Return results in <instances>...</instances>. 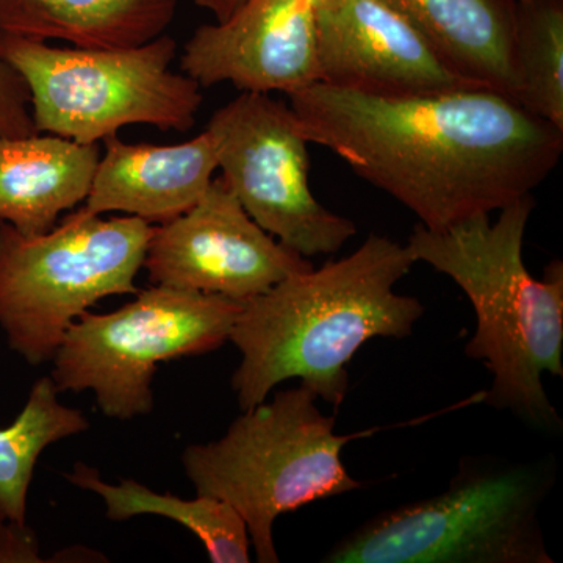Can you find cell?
Listing matches in <instances>:
<instances>
[{
  "label": "cell",
  "mask_w": 563,
  "mask_h": 563,
  "mask_svg": "<svg viewBox=\"0 0 563 563\" xmlns=\"http://www.w3.org/2000/svg\"><path fill=\"white\" fill-rule=\"evenodd\" d=\"M288 99L309 143L431 231L532 195L563 151L562 129L492 88L377 95L317 81Z\"/></svg>",
  "instance_id": "1"
},
{
  "label": "cell",
  "mask_w": 563,
  "mask_h": 563,
  "mask_svg": "<svg viewBox=\"0 0 563 563\" xmlns=\"http://www.w3.org/2000/svg\"><path fill=\"white\" fill-rule=\"evenodd\" d=\"M415 261L402 244L369 235L357 251L282 280L244 302L229 342L242 354L232 376L240 409L299 379L339 410L350 390L347 363L372 339H406L424 313L395 291Z\"/></svg>",
  "instance_id": "2"
},
{
  "label": "cell",
  "mask_w": 563,
  "mask_h": 563,
  "mask_svg": "<svg viewBox=\"0 0 563 563\" xmlns=\"http://www.w3.org/2000/svg\"><path fill=\"white\" fill-rule=\"evenodd\" d=\"M536 201L523 196L490 214L431 231L418 224L407 242L415 263L446 274L473 303L477 328L466 343L473 361L492 373L483 401L543 433L562 431V418L543 387V374L563 376V266L554 261L542 280L523 261L526 228Z\"/></svg>",
  "instance_id": "3"
},
{
  "label": "cell",
  "mask_w": 563,
  "mask_h": 563,
  "mask_svg": "<svg viewBox=\"0 0 563 563\" xmlns=\"http://www.w3.org/2000/svg\"><path fill=\"white\" fill-rule=\"evenodd\" d=\"M553 455H466L446 490L384 510L329 548L328 563H554L540 512Z\"/></svg>",
  "instance_id": "4"
},
{
  "label": "cell",
  "mask_w": 563,
  "mask_h": 563,
  "mask_svg": "<svg viewBox=\"0 0 563 563\" xmlns=\"http://www.w3.org/2000/svg\"><path fill=\"white\" fill-rule=\"evenodd\" d=\"M317 401L302 384L277 391L243 410L217 442L190 444L181 454L196 493L231 504L243 518L257 562H279L273 531L280 515L362 488L342 451L379 429L336 435L335 417Z\"/></svg>",
  "instance_id": "5"
},
{
  "label": "cell",
  "mask_w": 563,
  "mask_h": 563,
  "mask_svg": "<svg viewBox=\"0 0 563 563\" xmlns=\"http://www.w3.org/2000/svg\"><path fill=\"white\" fill-rule=\"evenodd\" d=\"M154 225L85 207L51 231L24 235L0 221V329L31 365L51 362L81 314L110 296L139 292Z\"/></svg>",
  "instance_id": "6"
},
{
  "label": "cell",
  "mask_w": 563,
  "mask_h": 563,
  "mask_svg": "<svg viewBox=\"0 0 563 563\" xmlns=\"http://www.w3.org/2000/svg\"><path fill=\"white\" fill-rule=\"evenodd\" d=\"M0 57L31 91L36 132L98 144L131 124L190 131L198 81L172 69L177 43L163 35L131 47L87 49L0 32Z\"/></svg>",
  "instance_id": "7"
},
{
  "label": "cell",
  "mask_w": 563,
  "mask_h": 563,
  "mask_svg": "<svg viewBox=\"0 0 563 563\" xmlns=\"http://www.w3.org/2000/svg\"><path fill=\"white\" fill-rule=\"evenodd\" d=\"M242 307L222 296L152 285L114 312L81 314L52 357V380L60 393H95L111 420L143 417L154 409L158 366L220 350Z\"/></svg>",
  "instance_id": "8"
},
{
  "label": "cell",
  "mask_w": 563,
  "mask_h": 563,
  "mask_svg": "<svg viewBox=\"0 0 563 563\" xmlns=\"http://www.w3.org/2000/svg\"><path fill=\"white\" fill-rule=\"evenodd\" d=\"M207 131L221 179L246 213L306 258L342 250L357 232L310 188L309 140L290 106L265 92H242L214 111Z\"/></svg>",
  "instance_id": "9"
},
{
  "label": "cell",
  "mask_w": 563,
  "mask_h": 563,
  "mask_svg": "<svg viewBox=\"0 0 563 563\" xmlns=\"http://www.w3.org/2000/svg\"><path fill=\"white\" fill-rule=\"evenodd\" d=\"M143 268L152 285L244 303L313 265L263 231L220 177L190 210L154 225Z\"/></svg>",
  "instance_id": "10"
},
{
  "label": "cell",
  "mask_w": 563,
  "mask_h": 563,
  "mask_svg": "<svg viewBox=\"0 0 563 563\" xmlns=\"http://www.w3.org/2000/svg\"><path fill=\"white\" fill-rule=\"evenodd\" d=\"M181 73L199 87L242 92L301 91L320 81L313 0H246L185 43Z\"/></svg>",
  "instance_id": "11"
},
{
  "label": "cell",
  "mask_w": 563,
  "mask_h": 563,
  "mask_svg": "<svg viewBox=\"0 0 563 563\" xmlns=\"http://www.w3.org/2000/svg\"><path fill=\"white\" fill-rule=\"evenodd\" d=\"M313 7L322 84L377 95L481 87L455 74L384 0H317Z\"/></svg>",
  "instance_id": "12"
},
{
  "label": "cell",
  "mask_w": 563,
  "mask_h": 563,
  "mask_svg": "<svg viewBox=\"0 0 563 563\" xmlns=\"http://www.w3.org/2000/svg\"><path fill=\"white\" fill-rule=\"evenodd\" d=\"M85 209L95 214L121 211L150 224L180 217L206 195L218 169L209 131L172 146L131 144L117 135L103 141Z\"/></svg>",
  "instance_id": "13"
},
{
  "label": "cell",
  "mask_w": 563,
  "mask_h": 563,
  "mask_svg": "<svg viewBox=\"0 0 563 563\" xmlns=\"http://www.w3.org/2000/svg\"><path fill=\"white\" fill-rule=\"evenodd\" d=\"M99 158L98 144L57 135L0 140V221L24 235L51 231L85 202Z\"/></svg>",
  "instance_id": "14"
},
{
  "label": "cell",
  "mask_w": 563,
  "mask_h": 563,
  "mask_svg": "<svg viewBox=\"0 0 563 563\" xmlns=\"http://www.w3.org/2000/svg\"><path fill=\"white\" fill-rule=\"evenodd\" d=\"M463 79L515 101L517 0H384Z\"/></svg>",
  "instance_id": "15"
},
{
  "label": "cell",
  "mask_w": 563,
  "mask_h": 563,
  "mask_svg": "<svg viewBox=\"0 0 563 563\" xmlns=\"http://www.w3.org/2000/svg\"><path fill=\"white\" fill-rule=\"evenodd\" d=\"M179 0H0V32L76 47L147 43L172 24Z\"/></svg>",
  "instance_id": "16"
},
{
  "label": "cell",
  "mask_w": 563,
  "mask_h": 563,
  "mask_svg": "<svg viewBox=\"0 0 563 563\" xmlns=\"http://www.w3.org/2000/svg\"><path fill=\"white\" fill-rule=\"evenodd\" d=\"M65 477L81 490L96 493L106 504V517L111 521L132 520L140 515L172 518L201 540L210 562H251L250 532L231 504L207 495L181 499L173 493L151 490L133 479L110 484L84 462H77Z\"/></svg>",
  "instance_id": "17"
},
{
  "label": "cell",
  "mask_w": 563,
  "mask_h": 563,
  "mask_svg": "<svg viewBox=\"0 0 563 563\" xmlns=\"http://www.w3.org/2000/svg\"><path fill=\"white\" fill-rule=\"evenodd\" d=\"M58 395L51 376L40 377L16 420L0 429V523L27 526L29 490L41 454L90 429L84 412L65 406Z\"/></svg>",
  "instance_id": "18"
},
{
  "label": "cell",
  "mask_w": 563,
  "mask_h": 563,
  "mask_svg": "<svg viewBox=\"0 0 563 563\" xmlns=\"http://www.w3.org/2000/svg\"><path fill=\"white\" fill-rule=\"evenodd\" d=\"M515 101L563 131V2H517Z\"/></svg>",
  "instance_id": "19"
},
{
  "label": "cell",
  "mask_w": 563,
  "mask_h": 563,
  "mask_svg": "<svg viewBox=\"0 0 563 563\" xmlns=\"http://www.w3.org/2000/svg\"><path fill=\"white\" fill-rule=\"evenodd\" d=\"M31 91L9 62L0 57V140L35 135Z\"/></svg>",
  "instance_id": "20"
},
{
  "label": "cell",
  "mask_w": 563,
  "mask_h": 563,
  "mask_svg": "<svg viewBox=\"0 0 563 563\" xmlns=\"http://www.w3.org/2000/svg\"><path fill=\"white\" fill-rule=\"evenodd\" d=\"M0 562H40V547L29 526L0 523Z\"/></svg>",
  "instance_id": "21"
},
{
  "label": "cell",
  "mask_w": 563,
  "mask_h": 563,
  "mask_svg": "<svg viewBox=\"0 0 563 563\" xmlns=\"http://www.w3.org/2000/svg\"><path fill=\"white\" fill-rule=\"evenodd\" d=\"M244 2L246 0H195L196 5L210 11L217 18V21H224L225 18L231 16L233 11L243 5Z\"/></svg>",
  "instance_id": "22"
},
{
  "label": "cell",
  "mask_w": 563,
  "mask_h": 563,
  "mask_svg": "<svg viewBox=\"0 0 563 563\" xmlns=\"http://www.w3.org/2000/svg\"><path fill=\"white\" fill-rule=\"evenodd\" d=\"M517 2H532V0H517Z\"/></svg>",
  "instance_id": "23"
},
{
  "label": "cell",
  "mask_w": 563,
  "mask_h": 563,
  "mask_svg": "<svg viewBox=\"0 0 563 563\" xmlns=\"http://www.w3.org/2000/svg\"><path fill=\"white\" fill-rule=\"evenodd\" d=\"M313 5H314V0H313Z\"/></svg>",
  "instance_id": "24"
}]
</instances>
